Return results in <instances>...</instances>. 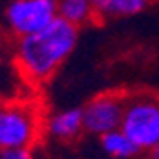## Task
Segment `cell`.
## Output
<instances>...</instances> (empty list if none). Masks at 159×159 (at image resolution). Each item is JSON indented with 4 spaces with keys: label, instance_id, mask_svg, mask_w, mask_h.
<instances>
[{
    "label": "cell",
    "instance_id": "obj_5",
    "mask_svg": "<svg viewBox=\"0 0 159 159\" xmlns=\"http://www.w3.org/2000/svg\"><path fill=\"white\" fill-rule=\"evenodd\" d=\"M125 107V96L119 92H100L92 96L81 107L84 132L92 136H104L119 129Z\"/></svg>",
    "mask_w": 159,
    "mask_h": 159
},
{
    "label": "cell",
    "instance_id": "obj_10",
    "mask_svg": "<svg viewBox=\"0 0 159 159\" xmlns=\"http://www.w3.org/2000/svg\"><path fill=\"white\" fill-rule=\"evenodd\" d=\"M0 159H35L31 150H8L0 152Z\"/></svg>",
    "mask_w": 159,
    "mask_h": 159
},
{
    "label": "cell",
    "instance_id": "obj_2",
    "mask_svg": "<svg viewBox=\"0 0 159 159\" xmlns=\"http://www.w3.org/2000/svg\"><path fill=\"white\" fill-rule=\"evenodd\" d=\"M44 132V115L37 102L0 100V152L33 150Z\"/></svg>",
    "mask_w": 159,
    "mask_h": 159
},
{
    "label": "cell",
    "instance_id": "obj_3",
    "mask_svg": "<svg viewBox=\"0 0 159 159\" xmlns=\"http://www.w3.org/2000/svg\"><path fill=\"white\" fill-rule=\"evenodd\" d=\"M119 129L129 136L140 153H150L159 142V96L152 92L125 96Z\"/></svg>",
    "mask_w": 159,
    "mask_h": 159
},
{
    "label": "cell",
    "instance_id": "obj_11",
    "mask_svg": "<svg viewBox=\"0 0 159 159\" xmlns=\"http://www.w3.org/2000/svg\"><path fill=\"white\" fill-rule=\"evenodd\" d=\"M150 159H159V142L155 144V148L150 152Z\"/></svg>",
    "mask_w": 159,
    "mask_h": 159
},
{
    "label": "cell",
    "instance_id": "obj_1",
    "mask_svg": "<svg viewBox=\"0 0 159 159\" xmlns=\"http://www.w3.org/2000/svg\"><path fill=\"white\" fill-rule=\"evenodd\" d=\"M79 42V29L63 19L16 40L14 61L19 75L31 84H42L61 69Z\"/></svg>",
    "mask_w": 159,
    "mask_h": 159
},
{
    "label": "cell",
    "instance_id": "obj_4",
    "mask_svg": "<svg viewBox=\"0 0 159 159\" xmlns=\"http://www.w3.org/2000/svg\"><path fill=\"white\" fill-rule=\"evenodd\" d=\"M58 19V0H10L2 10L4 29L21 39L39 33Z\"/></svg>",
    "mask_w": 159,
    "mask_h": 159
},
{
    "label": "cell",
    "instance_id": "obj_7",
    "mask_svg": "<svg viewBox=\"0 0 159 159\" xmlns=\"http://www.w3.org/2000/svg\"><path fill=\"white\" fill-rule=\"evenodd\" d=\"M150 0H94L96 17L100 19H123L144 12Z\"/></svg>",
    "mask_w": 159,
    "mask_h": 159
},
{
    "label": "cell",
    "instance_id": "obj_6",
    "mask_svg": "<svg viewBox=\"0 0 159 159\" xmlns=\"http://www.w3.org/2000/svg\"><path fill=\"white\" fill-rule=\"evenodd\" d=\"M44 132L58 142H75L84 132L81 107L56 109L44 117Z\"/></svg>",
    "mask_w": 159,
    "mask_h": 159
},
{
    "label": "cell",
    "instance_id": "obj_8",
    "mask_svg": "<svg viewBox=\"0 0 159 159\" xmlns=\"http://www.w3.org/2000/svg\"><path fill=\"white\" fill-rule=\"evenodd\" d=\"M58 17L73 27H84L96 19L94 0H58Z\"/></svg>",
    "mask_w": 159,
    "mask_h": 159
},
{
    "label": "cell",
    "instance_id": "obj_9",
    "mask_svg": "<svg viewBox=\"0 0 159 159\" xmlns=\"http://www.w3.org/2000/svg\"><path fill=\"white\" fill-rule=\"evenodd\" d=\"M100 148L111 159H132L140 153L121 129H115L111 132H106L104 136H100Z\"/></svg>",
    "mask_w": 159,
    "mask_h": 159
}]
</instances>
